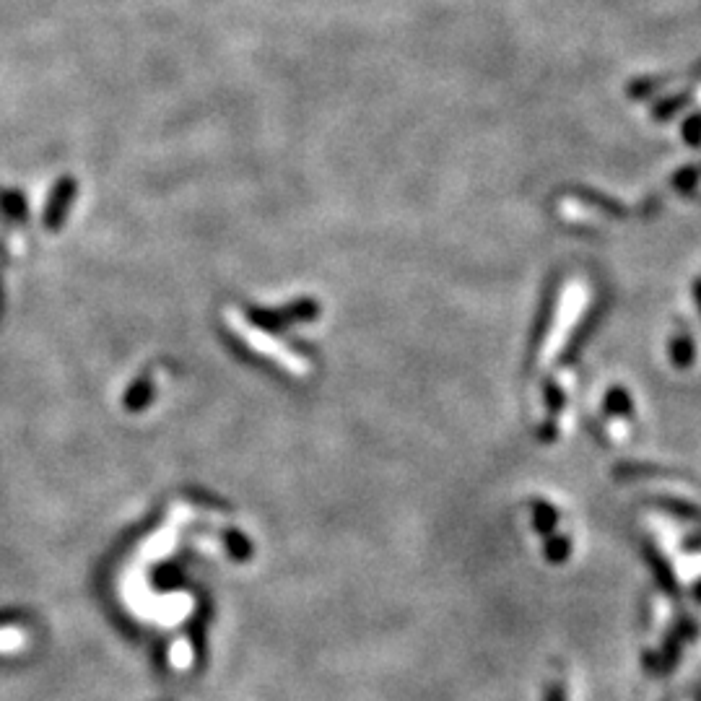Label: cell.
Returning a JSON list of instances; mask_svg holds the SVG:
<instances>
[{
  "label": "cell",
  "instance_id": "6da1fadb",
  "mask_svg": "<svg viewBox=\"0 0 701 701\" xmlns=\"http://www.w3.org/2000/svg\"><path fill=\"white\" fill-rule=\"evenodd\" d=\"M670 356H673V361H676L678 367H689L696 356L694 341H691V338H686V335L676 338V341H673V346H670Z\"/></svg>",
  "mask_w": 701,
  "mask_h": 701
},
{
  "label": "cell",
  "instance_id": "7a4b0ae2",
  "mask_svg": "<svg viewBox=\"0 0 701 701\" xmlns=\"http://www.w3.org/2000/svg\"><path fill=\"white\" fill-rule=\"evenodd\" d=\"M699 180H701V177H699V172H696V169H683V172L676 174V180H673V185H676L678 190H681V193H689L691 187L699 185Z\"/></svg>",
  "mask_w": 701,
  "mask_h": 701
},
{
  "label": "cell",
  "instance_id": "3957f363",
  "mask_svg": "<svg viewBox=\"0 0 701 701\" xmlns=\"http://www.w3.org/2000/svg\"><path fill=\"white\" fill-rule=\"evenodd\" d=\"M683 136H686V141H689L691 146H701V117H691V120H686V125H683Z\"/></svg>",
  "mask_w": 701,
  "mask_h": 701
},
{
  "label": "cell",
  "instance_id": "277c9868",
  "mask_svg": "<svg viewBox=\"0 0 701 701\" xmlns=\"http://www.w3.org/2000/svg\"><path fill=\"white\" fill-rule=\"evenodd\" d=\"M696 302H699V307H701V278H699V281H696Z\"/></svg>",
  "mask_w": 701,
  "mask_h": 701
},
{
  "label": "cell",
  "instance_id": "5b68a950",
  "mask_svg": "<svg viewBox=\"0 0 701 701\" xmlns=\"http://www.w3.org/2000/svg\"><path fill=\"white\" fill-rule=\"evenodd\" d=\"M696 102H699V104H701V89H699V91H696Z\"/></svg>",
  "mask_w": 701,
  "mask_h": 701
},
{
  "label": "cell",
  "instance_id": "8992f818",
  "mask_svg": "<svg viewBox=\"0 0 701 701\" xmlns=\"http://www.w3.org/2000/svg\"><path fill=\"white\" fill-rule=\"evenodd\" d=\"M696 187H701V180H699V185H696Z\"/></svg>",
  "mask_w": 701,
  "mask_h": 701
}]
</instances>
